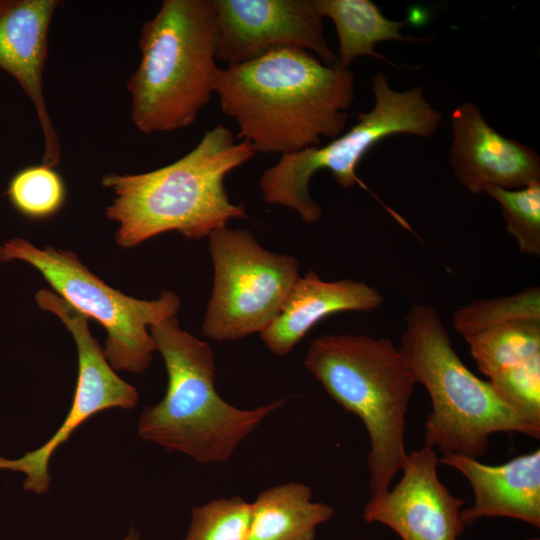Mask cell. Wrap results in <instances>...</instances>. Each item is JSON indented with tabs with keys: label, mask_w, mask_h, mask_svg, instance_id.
<instances>
[{
	"label": "cell",
	"mask_w": 540,
	"mask_h": 540,
	"mask_svg": "<svg viewBox=\"0 0 540 540\" xmlns=\"http://www.w3.org/2000/svg\"><path fill=\"white\" fill-rule=\"evenodd\" d=\"M355 75L311 52L279 47L248 62L219 67L214 93L255 153L286 155L343 133Z\"/></svg>",
	"instance_id": "obj_1"
},
{
	"label": "cell",
	"mask_w": 540,
	"mask_h": 540,
	"mask_svg": "<svg viewBox=\"0 0 540 540\" xmlns=\"http://www.w3.org/2000/svg\"><path fill=\"white\" fill-rule=\"evenodd\" d=\"M254 155L248 142H236L218 124L175 162L144 173L106 174L101 184L114 198L105 213L118 224L116 243L130 248L169 231L202 239L230 219L246 218L244 205L230 201L225 178Z\"/></svg>",
	"instance_id": "obj_2"
},
{
	"label": "cell",
	"mask_w": 540,
	"mask_h": 540,
	"mask_svg": "<svg viewBox=\"0 0 540 540\" xmlns=\"http://www.w3.org/2000/svg\"><path fill=\"white\" fill-rule=\"evenodd\" d=\"M168 375L163 399L146 406L138 435L170 452L201 464L228 460L241 441L285 399L255 409L227 403L215 388L216 365L211 346L182 330L176 316L149 327Z\"/></svg>",
	"instance_id": "obj_3"
},
{
	"label": "cell",
	"mask_w": 540,
	"mask_h": 540,
	"mask_svg": "<svg viewBox=\"0 0 540 540\" xmlns=\"http://www.w3.org/2000/svg\"><path fill=\"white\" fill-rule=\"evenodd\" d=\"M140 62L126 89L144 134L194 123L214 93L217 22L212 0H164L141 27Z\"/></svg>",
	"instance_id": "obj_4"
},
{
	"label": "cell",
	"mask_w": 540,
	"mask_h": 540,
	"mask_svg": "<svg viewBox=\"0 0 540 540\" xmlns=\"http://www.w3.org/2000/svg\"><path fill=\"white\" fill-rule=\"evenodd\" d=\"M305 368L328 395L363 422L370 440L371 497L386 493L406 464L405 417L415 381L387 338L325 334L311 342Z\"/></svg>",
	"instance_id": "obj_5"
},
{
	"label": "cell",
	"mask_w": 540,
	"mask_h": 540,
	"mask_svg": "<svg viewBox=\"0 0 540 540\" xmlns=\"http://www.w3.org/2000/svg\"><path fill=\"white\" fill-rule=\"evenodd\" d=\"M399 350L415 383L431 400L425 421V445L442 455L478 459L494 433L540 437L536 427L496 394L489 381L471 372L455 352L435 307L417 304L405 317Z\"/></svg>",
	"instance_id": "obj_6"
},
{
	"label": "cell",
	"mask_w": 540,
	"mask_h": 540,
	"mask_svg": "<svg viewBox=\"0 0 540 540\" xmlns=\"http://www.w3.org/2000/svg\"><path fill=\"white\" fill-rule=\"evenodd\" d=\"M372 93V108L358 114L357 123L347 132L326 145L281 155L276 164L262 173L259 189L266 203L292 209L305 223H315L323 215L309 189L316 172L330 171L344 188L359 185L367 189L356 169L374 145L395 134L430 137L442 122V113L426 99L420 87L397 91L386 75L378 72L373 78Z\"/></svg>",
	"instance_id": "obj_7"
},
{
	"label": "cell",
	"mask_w": 540,
	"mask_h": 540,
	"mask_svg": "<svg viewBox=\"0 0 540 540\" xmlns=\"http://www.w3.org/2000/svg\"><path fill=\"white\" fill-rule=\"evenodd\" d=\"M0 261H22L38 270L59 297L105 329L104 353L116 371L144 372L156 350L149 327L176 316L180 298L164 291L159 298L128 296L93 274L72 251L39 248L12 237L0 245Z\"/></svg>",
	"instance_id": "obj_8"
},
{
	"label": "cell",
	"mask_w": 540,
	"mask_h": 540,
	"mask_svg": "<svg viewBox=\"0 0 540 540\" xmlns=\"http://www.w3.org/2000/svg\"><path fill=\"white\" fill-rule=\"evenodd\" d=\"M208 239L213 286L204 335L223 342L260 334L278 316L300 277L297 259L266 250L245 229L224 226Z\"/></svg>",
	"instance_id": "obj_9"
},
{
	"label": "cell",
	"mask_w": 540,
	"mask_h": 540,
	"mask_svg": "<svg viewBox=\"0 0 540 540\" xmlns=\"http://www.w3.org/2000/svg\"><path fill=\"white\" fill-rule=\"evenodd\" d=\"M37 305L57 316L71 333L78 354V378L71 407L60 427L42 446L19 458L0 456V471L21 472L23 488L45 494L51 484L48 465L55 451L89 418L111 408L134 409L139 401L137 389L120 378L106 359L104 349L91 334L89 318L73 308L55 292L41 289L35 294Z\"/></svg>",
	"instance_id": "obj_10"
},
{
	"label": "cell",
	"mask_w": 540,
	"mask_h": 540,
	"mask_svg": "<svg viewBox=\"0 0 540 540\" xmlns=\"http://www.w3.org/2000/svg\"><path fill=\"white\" fill-rule=\"evenodd\" d=\"M217 22V61L256 59L272 49L296 47L328 66L338 65L323 31L316 0H212Z\"/></svg>",
	"instance_id": "obj_11"
},
{
	"label": "cell",
	"mask_w": 540,
	"mask_h": 540,
	"mask_svg": "<svg viewBox=\"0 0 540 540\" xmlns=\"http://www.w3.org/2000/svg\"><path fill=\"white\" fill-rule=\"evenodd\" d=\"M438 464L432 448L412 451L400 481L370 498L363 519L391 528L402 540H458L466 526L460 516L465 501L441 483Z\"/></svg>",
	"instance_id": "obj_12"
},
{
	"label": "cell",
	"mask_w": 540,
	"mask_h": 540,
	"mask_svg": "<svg viewBox=\"0 0 540 540\" xmlns=\"http://www.w3.org/2000/svg\"><path fill=\"white\" fill-rule=\"evenodd\" d=\"M451 127L449 163L469 192L520 189L540 182L536 150L492 128L475 103L466 101L457 106L451 114Z\"/></svg>",
	"instance_id": "obj_13"
},
{
	"label": "cell",
	"mask_w": 540,
	"mask_h": 540,
	"mask_svg": "<svg viewBox=\"0 0 540 540\" xmlns=\"http://www.w3.org/2000/svg\"><path fill=\"white\" fill-rule=\"evenodd\" d=\"M58 0H0V69L32 101L44 137L42 164L60 162L61 149L43 94L48 31Z\"/></svg>",
	"instance_id": "obj_14"
},
{
	"label": "cell",
	"mask_w": 540,
	"mask_h": 540,
	"mask_svg": "<svg viewBox=\"0 0 540 540\" xmlns=\"http://www.w3.org/2000/svg\"><path fill=\"white\" fill-rule=\"evenodd\" d=\"M439 464L463 474L474 493V504L461 510L465 525L484 517H508L540 527V450L519 455L500 465L447 454Z\"/></svg>",
	"instance_id": "obj_15"
},
{
	"label": "cell",
	"mask_w": 540,
	"mask_h": 540,
	"mask_svg": "<svg viewBox=\"0 0 540 540\" xmlns=\"http://www.w3.org/2000/svg\"><path fill=\"white\" fill-rule=\"evenodd\" d=\"M383 303L372 286L351 279L322 280L308 270L299 277L280 313L260 333L266 347L278 356L289 354L319 321L346 311H371Z\"/></svg>",
	"instance_id": "obj_16"
},
{
	"label": "cell",
	"mask_w": 540,
	"mask_h": 540,
	"mask_svg": "<svg viewBox=\"0 0 540 540\" xmlns=\"http://www.w3.org/2000/svg\"><path fill=\"white\" fill-rule=\"evenodd\" d=\"M309 486L288 482L264 490L251 503L249 540H314L334 509L312 500Z\"/></svg>",
	"instance_id": "obj_17"
},
{
	"label": "cell",
	"mask_w": 540,
	"mask_h": 540,
	"mask_svg": "<svg viewBox=\"0 0 540 540\" xmlns=\"http://www.w3.org/2000/svg\"><path fill=\"white\" fill-rule=\"evenodd\" d=\"M323 18L331 19L338 37V65L348 68L358 57L371 56L389 62L375 52L383 41H425L401 34L406 21L390 20L370 0H316ZM390 63V62H389Z\"/></svg>",
	"instance_id": "obj_18"
},
{
	"label": "cell",
	"mask_w": 540,
	"mask_h": 540,
	"mask_svg": "<svg viewBox=\"0 0 540 540\" xmlns=\"http://www.w3.org/2000/svg\"><path fill=\"white\" fill-rule=\"evenodd\" d=\"M479 371L491 378L540 355V321H514L465 337Z\"/></svg>",
	"instance_id": "obj_19"
},
{
	"label": "cell",
	"mask_w": 540,
	"mask_h": 540,
	"mask_svg": "<svg viewBox=\"0 0 540 540\" xmlns=\"http://www.w3.org/2000/svg\"><path fill=\"white\" fill-rule=\"evenodd\" d=\"M540 321V289L469 302L453 314V327L464 338L514 321Z\"/></svg>",
	"instance_id": "obj_20"
},
{
	"label": "cell",
	"mask_w": 540,
	"mask_h": 540,
	"mask_svg": "<svg viewBox=\"0 0 540 540\" xmlns=\"http://www.w3.org/2000/svg\"><path fill=\"white\" fill-rule=\"evenodd\" d=\"M7 195L14 208L31 219H45L58 213L66 198L62 177L44 164L18 171L10 180Z\"/></svg>",
	"instance_id": "obj_21"
},
{
	"label": "cell",
	"mask_w": 540,
	"mask_h": 540,
	"mask_svg": "<svg viewBox=\"0 0 540 540\" xmlns=\"http://www.w3.org/2000/svg\"><path fill=\"white\" fill-rule=\"evenodd\" d=\"M485 193L501 206L507 231L519 251L540 256V182L520 189L491 188Z\"/></svg>",
	"instance_id": "obj_22"
},
{
	"label": "cell",
	"mask_w": 540,
	"mask_h": 540,
	"mask_svg": "<svg viewBox=\"0 0 540 540\" xmlns=\"http://www.w3.org/2000/svg\"><path fill=\"white\" fill-rule=\"evenodd\" d=\"M251 503L239 496L212 500L192 509L183 540H249Z\"/></svg>",
	"instance_id": "obj_23"
},
{
	"label": "cell",
	"mask_w": 540,
	"mask_h": 540,
	"mask_svg": "<svg viewBox=\"0 0 540 540\" xmlns=\"http://www.w3.org/2000/svg\"><path fill=\"white\" fill-rule=\"evenodd\" d=\"M489 383L500 399L540 428V355L495 374Z\"/></svg>",
	"instance_id": "obj_24"
},
{
	"label": "cell",
	"mask_w": 540,
	"mask_h": 540,
	"mask_svg": "<svg viewBox=\"0 0 540 540\" xmlns=\"http://www.w3.org/2000/svg\"><path fill=\"white\" fill-rule=\"evenodd\" d=\"M123 540H142L141 532L135 527H130Z\"/></svg>",
	"instance_id": "obj_25"
},
{
	"label": "cell",
	"mask_w": 540,
	"mask_h": 540,
	"mask_svg": "<svg viewBox=\"0 0 540 540\" xmlns=\"http://www.w3.org/2000/svg\"><path fill=\"white\" fill-rule=\"evenodd\" d=\"M528 540H540L539 538H536V537H533V538H530Z\"/></svg>",
	"instance_id": "obj_26"
}]
</instances>
